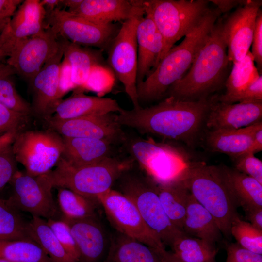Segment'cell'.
<instances>
[{"instance_id": "54", "label": "cell", "mask_w": 262, "mask_h": 262, "mask_svg": "<svg viewBox=\"0 0 262 262\" xmlns=\"http://www.w3.org/2000/svg\"><path fill=\"white\" fill-rule=\"evenodd\" d=\"M81 1V0H62L61 6L68 7V11H70L76 8Z\"/></svg>"}, {"instance_id": "20", "label": "cell", "mask_w": 262, "mask_h": 262, "mask_svg": "<svg viewBox=\"0 0 262 262\" xmlns=\"http://www.w3.org/2000/svg\"><path fill=\"white\" fill-rule=\"evenodd\" d=\"M69 12L99 25L125 21L145 14L141 0H81Z\"/></svg>"}, {"instance_id": "10", "label": "cell", "mask_w": 262, "mask_h": 262, "mask_svg": "<svg viewBox=\"0 0 262 262\" xmlns=\"http://www.w3.org/2000/svg\"><path fill=\"white\" fill-rule=\"evenodd\" d=\"M145 14L132 16L122 24L108 47L109 65L124 86L134 109L142 107L137 93V43L136 30Z\"/></svg>"}, {"instance_id": "39", "label": "cell", "mask_w": 262, "mask_h": 262, "mask_svg": "<svg viewBox=\"0 0 262 262\" xmlns=\"http://www.w3.org/2000/svg\"><path fill=\"white\" fill-rule=\"evenodd\" d=\"M46 221L54 234L66 250L77 262L80 255L68 225L61 219H49Z\"/></svg>"}, {"instance_id": "33", "label": "cell", "mask_w": 262, "mask_h": 262, "mask_svg": "<svg viewBox=\"0 0 262 262\" xmlns=\"http://www.w3.org/2000/svg\"><path fill=\"white\" fill-rule=\"evenodd\" d=\"M173 253L183 262H215V245L184 233L170 246Z\"/></svg>"}, {"instance_id": "41", "label": "cell", "mask_w": 262, "mask_h": 262, "mask_svg": "<svg viewBox=\"0 0 262 262\" xmlns=\"http://www.w3.org/2000/svg\"><path fill=\"white\" fill-rule=\"evenodd\" d=\"M30 116L0 104V135L12 131L24 130Z\"/></svg>"}, {"instance_id": "13", "label": "cell", "mask_w": 262, "mask_h": 262, "mask_svg": "<svg viewBox=\"0 0 262 262\" xmlns=\"http://www.w3.org/2000/svg\"><path fill=\"white\" fill-rule=\"evenodd\" d=\"M46 23L60 37L82 47L101 49L109 47L119 31L113 23L97 24L60 8L46 12Z\"/></svg>"}, {"instance_id": "3", "label": "cell", "mask_w": 262, "mask_h": 262, "mask_svg": "<svg viewBox=\"0 0 262 262\" xmlns=\"http://www.w3.org/2000/svg\"><path fill=\"white\" fill-rule=\"evenodd\" d=\"M220 17L190 68L167 91L164 97L195 101L208 98L224 81L229 63Z\"/></svg>"}, {"instance_id": "15", "label": "cell", "mask_w": 262, "mask_h": 262, "mask_svg": "<svg viewBox=\"0 0 262 262\" xmlns=\"http://www.w3.org/2000/svg\"><path fill=\"white\" fill-rule=\"evenodd\" d=\"M44 120L49 128L62 137L98 139L115 145L124 144L127 138L115 113L65 120L49 117Z\"/></svg>"}, {"instance_id": "6", "label": "cell", "mask_w": 262, "mask_h": 262, "mask_svg": "<svg viewBox=\"0 0 262 262\" xmlns=\"http://www.w3.org/2000/svg\"><path fill=\"white\" fill-rule=\"evenodd\" d=\"M141 2L145 15L150 17L163 39L160 61L178 40L196 27L210 8V0H141Z\"/></svg>"}, {"instance_id": "23", "label": "cell", "mask_w": 262, "mask_h": 262, "mask_svg": "<svg viewBox=\"0 0 262 262\" xmlns=\"http://www.w3.org/2000/svg\"><path fill=\"white\" fill-rule=\"evenodd\" d=\"M122 108L115 99L110 98L86 95L82 91L74 92L63 99L52 116L58 120L99 115L120 111Z\"/></svg>"}, {"instance_id": "30", "label": "cell", "mask_w": 262, "mask_h": 262, "mask_svg": "<svg viewBox=\"0 0 262 262\" xmlns=\"http://www.w3.org/2000/svg\"><path fill=\"white\" fill-rule=\"evenodd\" d=\"M206 142L211 151L224 153L231 158L249 151L253 145L247 126L236 130H211L207 133Z\"/></svg>"}, {"instance_id": "45", "label": "cell", "mask_w": 262, "mask_h": 262, "mask_svg": "<svg viewBox=\"0 0 262 262\" xmlns=\"http://www.w3.org/2000/svg\"><path fill=\"white\" fill-rule=\"evenodd\" d=\"M251 45V53L260 74L262 69V12L261 9L258 13Z\"/></svg>"}, {"instance_id": "9", "label": "cell", "mask_w": 262, "mask_h": 262, "mask_svg": "<svg viewBox=\"0 0 262 262\" xmlns=\"http://www.w3.org/2000/svg\"><path fill=\"white\" fill-rule=\"evenodd\" d=\"M12 148L17 163L27 173L47 174L53 170L64 151L62 137L48 128L44 130H23L16 135Z\"/></svg>"}, {"instance_id": "1", "label": "cell", "mask_w": 262, "mask_h": 262, "mask_svg": "<svg viewBox=\"0 0 262 262\" xmlns=\"http://www.w3.org/2000/svg\"><path fill=\"white\" fill-rule=\"evenodd\" d=\"M211 98L188 101L166 98L147 107L116 114L118 122L142 134L182 141L191 145L197 138L210 105Z\"/></svg>"}, {"instance_id": "34", "label": "cell", "mask_w": 262, "mask_h": 262, "mask_svg": "<svg viewBox=\"0 0 262 262\" xmlns=\"http://www.w3.org/2000/svg\"><path fill=\"white\" fill-rule=\"evenodd\" d=\"M0 259L14 262H53L32 240H0Z\"/></svg>"}, {"instance_id": "42", "label": "cell", "mask_w": 262, "mask_h": 262, "mask_svg": "<svg viewBox=\"0 0 262 262\" xmlns=\"http://www.w3.org/2000/svg\"><path fill=\"white\" fill-rule=\"evenodd\" d=\"M18 170L11 145L0 152V189L10 183Z\"/></svg>"}, {"instance_id": "36", "label": "cell", "mask_w": 262, "mask_h": 262, "mask_svg": "<svg viewBox=\"0 0 262 262\" xmlns=\"http://www.w3.org/2000/svg\"><path fill=\"white\" fill-rule=\"evenodd\" d=\"M17 240L32 239L28 233L27 223L6 200L0 203V240Z\"/></svg>"}, {"instance_id": "46", "label": "cell", "mask_w": 262, "mask_h": 262, "mask_svg": "<svg viewBox=\"0 0 262 262\" xmlns=\"http://www.w3.org/2000/svg\"><path fill=\"white\" fill-rule=\"evenodd\" d=\"M23 1V0H0V34Z\"/></svg>"}, {"instance_id": "24", "label": "cell", "mask_w": 262, "mask_h": 262, "mask_svg": "<svg viewBox=\"0 0 262 262\" xmlns=\"http://www.w3.org/2000/svg\"><path fill=\"white\" fill-rule=\"evenodd\" d=\"M62 138L64 148L61 158L72 166L89 165L114 156L115 145L107 141L89 138Z\"/></svg>"}, {"instance_id": "40", "label": "cell", "mask_w": 262, "mask_h": 262, "mask_svg": "<svg viewBox=\"0 0 262 262\" xmlns=\"http://www.w3.org/2000/svg\"><path fill=\"white\" fill-rule=\"evenodd\" d=\"M232 158L234 168L262 184V162L256 157L254 153L247 151Z\"/></svg>"}, {"instance_id": "32", "label": "cell", "mask_w": 262, "mask_h": 262, "mask_svg": "<svg viewBox=\"0 0 262 262\" xmlns=\"http://www.w3.org/2000/svg\"><path fill=\"white\" fill-rule=\"evenodd\" d=\"M260 75L250 50L241 61L233 63L231 71L226 80L224 94L215 97L216 100L227 102L241 93Z\"/></svg>"}, {"instance_id": "21", "label": "cell", "mask_w": 262, "mask_h": 262, "mask_svg": "<svg viewBox=\"0 0 262 262\" xmlns=\"http://www.w3.org/2000/svg\"><path fill=\"white\" fill-rule=\"evenodd\" d=\"M61 219L69 227L80 253V261L98 262L106 250L107 239L97 217L73 219L62 216Z\"/></svg>"}, {"instance_id": "4", "label": "cell", "mask_w": 262, "mask_h": 262, "mask_svg": "<svg viewBox=\"0 0 262 262\" xmlns=\"http://www.w3.org/2000/svg\"><path fill=\"white\" fill-rule=\"evenodd\" d=\"M181 180L194 198L213 215L222 234L230 238L238 205L220 166L192 162Z\"/></svg>"}, {"instance_id": "38", "label": "cell", "mask_w": 262, "mask_h": 262, "mask_svg": "<svg viewBox=\"0 0 262 262\" xmlns=\"http://www.w3.org/2000/svg\"><path fill=\"white\" fill-rule=\"evenodd\" d=\"M0 104L27 115H33L31 105L17 92L9 77L0 78Z\"/></svg>"}, {"instance_id": "35", "label": "cell", "mask_w": 262, "mask_h": 262, "mask_svg": "<svg viewBox=\"0 0 262 262\" xmlns=\"http://www.w3.org/2000/svg\"><path fill=\"white\" fill-rule=\"evenodd\" d=\"M58 203L63 217L80 219L97 217L96 200L87 197L71 190L58 187Z\"/></svg>"}, {"instance_id": "2", "label": "cell", "mask_w": 262, "mask_h": 262, "mask_svg": "<svg viewBox=\"0 0 262 262\" xmlns=\"http://www.w3.org/2000/svg\"><path fill=\"white\" fill-rule=\"evenodd\" d=\"M221 14L217 8H210L196 27L178 45L173 46L137 85L140 105L164 98L170 87L185 74Z\"/></svg>"}, {"instance_id": "16", "label": "cell", "mask_w": 262, "mask_h": 262, "mask_svg": "<svg viewBox=\"0 0 262 262\" xmlns=\"http://www.w3.org/2000/svg\"><path fill=\"white\" fill-rule=\"evenodd\" d=\"M57 52L49 59L29 81L33 99V115L44 120L52 116L66 93L61 83V68L63 57V41Z\"/></svg>"}, {"instance_id": "7", "label": "cell", "mask_w": 262, "mask_h": 262, "mask_svg": "<svg viewBox=\"0 0 262 262\" xmlns=\"http://www.w3.org/2000/svg\"><path fill=\"white\" fill-rule=\"evenodd\" d=\"M124 143L129 156L156 184L181 180L192 163L183 150L169 143L141 137L127 138Z\"/></svg>"}, {"instance_id": "5", "label": "cell", "mask_w": 262, "mask_h": 262, "mask_svg": "<svg viewBox=\"0 0 262 262\" xmlns=\"http://www.w3.org/2000/svg\"><path fill=\"white\" fill-rule=\"evenodd\" d=\"M134 163L130 156L120 158L114 156L95 164L76 167L61 158L54 169L48 174L53 187L67 188L97 201L98 196L112 189Z\"/></svg>"}, {"instance_id": "48", "label": "cell", "mask_w": 262, "mask_h": 262, "mask_svg": "<svg viewBox=\"0 0 262 262\" xmlns=\"http://www.w3.org/2000/svg\"><path fill=\"white\" fill-rule=\"evenodd\" d=\"M245 212L249 223L256 229L262 230V207L252 208Z\"/></svg>"}, {"instance_id": "17", "label": "cell", "mask_w": 262, "mask_h": 262, "mask_svg": "<svg viewBox=\"0 0 262 262\" xmlns=\"http://www.w3.org/2000/svg\"><path fill=\"white\" fill-rule=\"evenodd\" d=\"M262 0H245L224 20L222 29L229 60H242L251 45L258 13Z\"/></svg>"}, {"instance_id": "49", "label": "cell", "mask_w": 262, "mask_h": 262, "mask_svg": "<svg viewBox=\"0 0 262 262\" xmlns=\"http://www.w3.org/2000/svg\"><path fill=\"white\" fill-rule=\"evenodd\" d=\"M217 6L221 13L227 12L235 6L242 4L245 0H210Z\"/></svg>"}, {"instance_id": "12", "label": "cell", "mask_w": 262, "mask_h": 262, "mask_svg": "<svg viewBox=\"0 0 262 262\" xmlns=\"http://www.w3.org/2000/svg\"><path fill=\"white\" fill-rule=\"evenodd\" d=\"M10 183L13 194L7 200L13 207L33 216L55 219L58 210L52 193L53 187L48 173L34 176L18 170Z\"/></svg>"}, {"instance_id": "31", "label": "cell", "mask_w": 262, "mask_h": 262, "mask_svg": "<svg viewBox=\"0 0 262 262\" xmlns=\"http://www.w3.org/2000/svg\"><path fill=\"white\" fill-rule=\"evenodd\" d=\"M27 231L30 238L53 262H77L64 248L44 219L33 216L27 222Z\"/></svg>"}, {"instance_id": "29", "label": "cell", "mask_w": 262, "mask_h": 262, "mask_svg": "<svg viewBox=\"0 0 262 262\" xmlns=\"http://www.w3.org/2000/svg\"><path fill=\"white\" fill-rule=\"evenodd\" d=\"M155 184L160 202L166 214L172 223L183 232L188 200L191 195L190 191L181 180Z\"/></svg>"}, {"instance_id": "52", "label": "cell", "mask_w": 262, "mask_h": 262, "mask_svg": "<svg viewBox=\"0 0 262 262\" xmlns=\"http://www.w3.org/2000/svg\"><path fill=\"white\" fill-rule=\"evenodd\" d=\"M16 74L15 70L6 63H3L0 61V78L10 77Z\"/></svg>"}, {"instance_id": "27", "label": "cell", "mask_w": 262, "mask_h": 262, "mask_svg": "<svg viewBox=\"0 0 262 262\" xmlns=\"http://www.w3.org/2000/svg\"><path fill=\"white\" fill-rule=\"evenodd\" d=\"M183 232L215 245L222 232L213 215L191 195L184 220Z\"/></svg>"}, {"instance_id": "37", "label": "cell", "mask_w": 262, "mask_h": 262, "mask_svg": "<svg viewBox=\"0 0 262 262\" xmlns=\"http://www.w3.org/2000/svg\"><path fill=\"white\" fill-rule=\"evenodd\" d=\"M230 232L242 247L262 255V230L242 220L237 214L232 220Z\"/></svg>"}, {"instance_id": "44", "label": "cell", "mask_w": 262, "mask_h": 262, "mask_svg": "<svg viewBox=\"0 0 262 262\" xmlns=\"http://www.w3.org/2000/svg\"><path fill=\"white\" fill-rule=\"evenodd\" d=\"M262 101V74L253 81L241 93L229 99L228 103Z\"/></svg>"}, {"instance_id": "56", "label": "cell", "mask_w": 262, "mask_h": 262, "mask_svg": "<svg viewBox=\"0 0 262 262\" xmlns=\"http://www.w3.org/2000/svg\"><path fill=\"white\" fill-rule=\"evenodd\" d=\"M6 201V200L0 198V203H2Z\"/></svg>"}, {"instance_id": "8", "label": "cell", "mask_w": 262, "mask_h": 262, "mask_svg": "<svg viewBox=\"0 0 262 262\" xmlns=\"http://www.w3.org/2000/svg\"><path fill=\"white\" fill-rule=\"evenodd\" d=\"M128 171L118 179L120 192L132 200L146 224L163 244L171 246L185 232L177 228L169 219L160 202L155 182L148 177Z\"/></svg>"}, {"instance_id": "55", "label": "cell", "mask_w": 262, "mask_h": 262, "mask_svg": "<svg viewBox=\"0 0 262 262\" xmlns=\"http://www.w3.org/2000/svg\"><path fill=\"white\" fill-rule=\"evenodd\" d=\"M0 262H14L12 261H10L6 260L0 259Z\"/></svg>"}, {"instance_id": "43", "label": "cell", "mask_w": 262, "mask_h": 262, "mask_svg": "<svg viewBox=\"0 0 262 262\" xmlns=\"http://www.w3.org/2000/svg\"><path fill=\"white\" fill-rule=\"evenodd\" d=\"M224 245L227 254L225 262H262L261 254L247 250L237 243L226 241Z\"/></svg>"}, {"instance_id": "25", "label": "cell", "mask_w": 262, "mask_h": 262, "mask_svg": "<svg viewBox=\"0 0 262 262\" xmlns=\"http://www.w3.org/2000/svg\"><path fill=\"white\" fill-rule=\"evenodd\" d=\"M63 56L69 65L71 81L73 88L86 89L91 75L100 66L101 54L99 51L88 49L63 38Z\"/></svg>"}, {"instance_id": "11", "label": "cell", "mask_w": 262, "mask_h": 262, "mask_svg": "<svg viewBox=\"0 0 262 262\" xmlns=\"http://www.w3.org/2000/svg\"><path fill=\"white\" fill-rule=\"evenodd\" d=\"M109 221L118 232L135 239L159 254L165 245L147 226L132 200L124 194L111 189L97 197Z\"/></svg>"}, {"instance_id": "18", "label": "cell", "mask_w": 262, "mask_h": 262, "mask_svg": "<svg viewBox=\"0 0 262 262\" xmlns=\"http://www.w3.org/2000/svg\"><path fill=\"white\" fill-rule=\"evenodd\" d=\"M46 11L40 0H25L0 34V59L8 57L20 43L46 26Z\"/></svg>"}, {"instance_id": "19", "label": "cell", "mask_w": 262, "mask_h": 262, "mask_svg": "<svg viewBox=\"0 0 262 262\" xmlns=\"http://www.w3.org/2000/svg\"><path fill=\"white\" fill-rule=\"evenodd\" d=\"M262 101L228 103L211 98L205 119L211 130L239 129L262 121Z\"/></svg>"}, {"instance_id": "51", "label": "cell", "mask_w": 262, "mask_h": 262, "mask_svg": "<svg viewBox=\"0 0 262 262\" xmlns=\"http://www.w3.org/2000/svg\"><path fill=\"white\" fill-rule=\"evenodd\" d=\"M62 0H42L40 3L46 12L50 11L61 6Z\"/></svg>"}, {"instance_id": "47", "label": "cell", "mask_w": 262, "mask_h": 262, "mask_svg": "<svg viewBox=\"0 0 262 262\" xmlns=\"http://www.w3.org/2000/svg\"><path fill=\"white\" fill-rule=\"evenodd\" d=\"M253 140V145L249 152L253 153L262 150V122L260 121L247 126Z\"/></svg>"}, {"instance_id": "28", "label": "cell", "mask_w": 262, "mask_h": 262, "mask_svg": "<svg viewBox=\"0 0 262 262\" xmlns=\"http://www.w3.org/2000/svg\"><path fill=\"white\" fill-rule=\"evenodd\" d=\"M105 262H162L148 246L118 232L112 238Z\"/></svg>"}, {"instance_id": "50", "label": "cell", "mask_w": 262, "mask_h": 262, "mask_svg": "<svg viewBox=\"0 0 262 262\" xmlns=\"http://www.w3.org/2000/svg\"><path fill=\"white\" fill-rule=\"evenodd\" d=\"M20 131H15L0 135V152L12 145L15 138Z\"/></svg>"}, {"instance_id": "26", "label": "cell", "mask_w": 262, "mask_h": 262, "mask_svg": "<svg viewBox=\"0 0 262 262\" xmlns=\"http://www.w3.org/2000/svg\"><path fill=\"white\" fill-rule=\"evenodd\" d=\"M224 179L238 206L246 211L262 207V184L254 178L225 165L219 166Z\"/></svg>"}, {"instance_id": "14", "label": "cell", "mask_w": 262, "mask_h": 262, "mask_svg": "<svg viewBox=\"0 0 262 262\" xmlns=\"http://www.w3.org/2000/svg\"><path fill=\"white\" fill-rule=\"evenodd\" d=\"M61 39L50 26L29 37L13 51L6 64L30 81L59 49Z\"/></svg>"}, {"instance_id": "22", "label": "cell", "mask_w": 262, "mask_h": 262, "mask_svg": "<svg viewBox=\"0 0 262 262\" xmlns=\"http://www.w3.org/2000/svg\"><path fill=\"white\" fill-rule=\"evenodd\" d=\"M137 85L143 82L158 65L164 48L162 35L150 17H142L136 30Z\"/></svg>"}, {"instance_id": "53", "label": "cell", "mask_w": 262, "mask_h": 262, "mask_svg": "<svg viewBox=\"0 0 262 262\" xmlns=\"http://www.w3.org/2000/svg\"><path fill=\"white\" fill-rule=\"evenodd\" d=\"M159 255L161 257L162 262H183L177 257L172 252L165 250Z\"/></svg>"}]
</instances>
